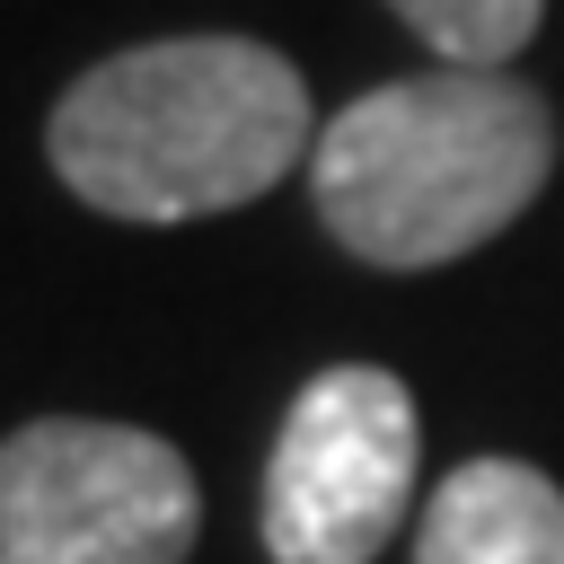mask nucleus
<instances>
[{
  "label": "nucleus",
  "mask_w": 564,
  "mask_h": 564,
  "mask_svg": "<svg viewBox=\"0 0 564 564\" xmlns=\"http://www.w3.org/2000/svg\"><path fill=\"white\" fill-rule=\"evenodd\" d=\"M317 150L291 53L256 35H159L88 62L44 115L53 176L106 220H212L273 194Z\"/></svg>",
  "instance_id": "obj_1"
},
{
  "label": "nucleus",
  "mask_w": 564,
  "mask_h": 564,
  "mask_svg": "<svg viewBox=\"0 0 564 564\" xmlns=\"http://www.w3.org/2000/svg\"><path fill=\"white\" fill-rule=\"evenodd\" d=\"M555 176V115L511 70L441 62L423 79L361 88L317 123L308 194L344 256L379 273H432L502 238Z\"/></svg>",
  "instance_id": "obj_2"
},
{
  "label": "nucleus",
  "mask_w": 564,
  "mask_h": 564,
  "mask_svg": "<svg viewBox=\"0 0 564 564\" xmlns=\"http://www.w3.org/2000/svg\"><path fill=\"white\" fill-rule=\"evenodd\" d=\"M203 485L176 441L35 414L0 441V564H185Z\"/></svg>",
  "instance_id": "obj_3"
},
{
  "label": "nucleus",
  "mask_w": 564,
  "mask_h": 564,
  "mask_svg": "<svg viewBox=\"0 0 564 564\" xmlns=\"http://www.w3.org/2000/svg\"><path fill=\"white\" fill-rule=\"evenodd\" d=\"M414 397L379 361L317 370L264 458V555L273 564H370L414 502Z\"/></svg>",
  "instance_id": "obj_4"
},
{
  "label": "nucleus",
  "mask_w": 564,
  "mask_h": 564,
  "mask_svg": "<svg viewBox=\"0 0 564 564\" xmlns=\"http://www.w3.org/2000/svg\"><path fill=\"white\" fill-rule=\"evenodd\" d=\"M414 564H564V485L529 458H467L432 485Z\"/></svg>",
  "instance_id": "obj_5"
},
{
  "label": "nucleus",
  "mask_w": 564,
  "mask_h": 564,
  "mask_svg": "<svg viewBox=\"0 0 564 564\" xmlns=\"http://www.w3.org/2000/svg\"><path fill=\"white\" fill-rule=\"evenodd\" d=\"M441 62H467V70H502L529 35H538V18H546V0H388Z\"/></svg>",
  "instance_id": "obj_6"
}]
</instances>
